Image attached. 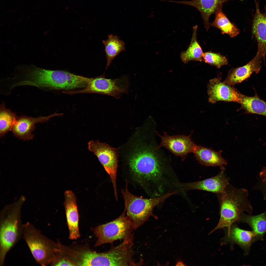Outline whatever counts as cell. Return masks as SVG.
Returning <instances> with one entry per match:
<instances>
[{"label": "cell", "instance_id": "cell-30", "mask_svg": "<svg viewBox=\"0 0 266 266\" xmlns=\"http://www.w3.org/2000/svg\"><path fill=\"white\" fill-rule=\"evenodd\" d=\"M240 0L241 1H242L243 0Z\"/></svg>", "mask_w": 266, "mask_h": 266}, {"label": "cell", "instance_id": "cell-24", "mask_svg": "<svg viewBox=\"0 0 266 266\" xmlns=\"http://www.w3.org/2000/svg\"><path fill=\"white\" fill-rule=\"evenodd\" d=\"M215 16L214 21L210 25L219 29L222 34H228L232 38L239 34L240 30L230 21L222 10L216 13Z\"/></svg>", "mask_w": 266, "mask_h": 266}, {"label": "cell", "instance_id": "cell-10", "mask_svg": "<svg viewBox=\"0 0 266 266\" xmlns=\"http://www.w3.org/2000/svg\"><path fill=\"white\" fill-rule=\"evenodd\" d=\"M221 170L216 176L203 180L189 183L179 182L175 185L178 193L184 194L192 190L208 191L216 195L222 193L230 183V180L225 173V167Z\"/></svg>", "mask_w": 266, "mask_h": 266}, {"label": "cell", "instance_id": "cell-16", "mask_svg": "<svg viewBox=\"0 0 266 266\" xmlns=\"http://www.w3.org/2000/svg\"><path fill=\"white\" fill-rule=\"evenodd\" d=\"M262 58L257 52L249 63L241 67L231 69L223 82L231 86L240 83L249 78L253 72L258 73L261 68Z\"/></svg>", "mask_w": 266, "mask_h": 266}, {"label": "cell", "instance_id": "cell-9", "mask_svg": "<svg viewBox=\"0 0 266 266\" xmlns=\"http://www.w3.org/2000/svg\"><path fill=\"white\" fill-rule=\"evenodd\" d=\"M88 149L97 157L109 176L116 199L118 200L116 185L118 161L114 148L99 141L91 140L88 143Z\"/></svg>", "mask_w": 266, "mask_h": 266}, {"label": "cell", "instance_id": "cell-1", "mask_svg": "<svg viewBox=\"0 0 266 266\" xmlns=\"http://www.w3.org/2000/svg\"><path fill=\"white\" fill-rule=\"evenodd\" d=\"M158 145L153 136L149 144L140 147L132 155L124 173L150 198L174 192L175 184L179 182L170 158Z\"/></svg>", "mask_w": 266, "mask_h": 266}, {"label": "cell", "instance_id": "cell-23", "mask_svg": "<svg viewBox=\"0 0 266 266\" xmlns=\"http://www.w3.org/2000/svg\"><path fill=\"white\" fill-rule=\"evenodd\" d=\"M197 26L193 28V33L191 41L187 50L181 52L180 58L183 63L186 64L191 61L201 62L203 60V53L197 39Z\"/></svg>", "mask_w": 266, "mask_h": 266}, {"label": "cell", "instance_id": "cell-20", "mask_svg": "<svg viewBox=\"0 0 266 266\" xmlns=\"http://www.w3.org/2000/svg\"><path fill=\"white\" fill-rule=\"evenodd\" d=\"M240 221L248 224L254 233V242L263 240L266 233V211L256 216L246 215L243 213L241 215Z\"/></svg>", "mask_w": 266, "mask_h": 266}, {"label": "cell", "instance_id": "cell-21", "mask_svg": "<svg viewBox=\"0 0 266 266\" xmlns=\"http://www.w3.org/2000/svg\"><path fill=\"white\" fill-rule=\"evenodd\" d=\"M239 103L241 108L246 113L255 114L266 116V102L260 98L256 93L250 97L240 94Z\"/></svg>", "mask_w": 266, "mask_h": 266}, {"label": "cell", "instance_id": "cell-3", "mask_svg": "<svg viewBox=\"0 0 266 266\" xmlns=\"http://www.w3.org/2000/svg\"><path fill=\"white\" fill-rule=\"evenodd\" d=\"M128 182L126 181L125 187L121 189V192L126 215L133 222L135 230L142 225L150 216L156 218V217L153 214L154 208L171 196L176 194L175 193H169L158 197L143 198L131 193L128 189Z\"/></svg>", "mask_w": 266, "mask_h": 266}, {"label": "cell", "instance_id": "cell-25", "mask_svg": "<svg viewBox=\"0 0 266 266\" xmlns=\"http://www.w3.org/2000/svg\"><path fill=\"white\" fill-rule=\"evenodd\" d=\"M18 117L16 113L6 108L3 101L0 106V136L1 137L11 130Z\"/></svg>", "mask_w": 266, "mask_h": 266}, {"label": "cell", "instance_id": "cell-27", "mask_svg": "<svg viewBox=\"0 0 266 266\" xmlns=\"http://www.w3.org/2000/svg\"><path fill=\"white\" fill-rule=\"evenodd\" d=\"M50 265L52 266H76L74 262L70 258L56 250Z\"/></svg>", "mask_w": 266, "mask_h": 266}, {"label": "cell", "instance_id": "cell-5", "mask_svg": "<svg viewBox=\"0 0 266 266\" xmlns=\"http://www.w3.org/2000/svg\"><path fill=\"white\" fill-rule=\"evenodd\" d=\"M18 211L5 212L0 216V266L4 265L7 254L22 237L23 224Z\"/></svg>", "mask_w": 266, "mask_h": 266}, {"label": "cell", "instance_id": "cell-2", "mask_svg": "<svg viewBox=\"0 0 266 266\" xmlns=\"http://www.w3.org/2000/svg\"><path fill=\"white\" fill-rule=\"evenodd\" d=\"M248 193L246 189L236 188L229 183L223 192L216 195L220 218L217 225L210 233L226 227L229 233L233 224L240 221L241 215L244 212H252V208L248 199Z\"/></svg>", "mask_w": 266, "mask_h": 266}, {"label": "cell", "instance_id": "cell-8", "mask_svg": "<svg viewBox=\"0 0 266 266\" xmlns=\"http://www.w3.org/2000/svg\"><path fill=\"white\" fill-rule=\"evenodd\" d=\"M105 74L91 78L87 86L83 89L77 91H66L69 94L96 93L109 96L119 99L123 94L128 92L129 81L128 77L124 75L113 79L106 78Z\"/></svg>", "mask_w": 266, "mask_h": 266}, {"label": "cell", "instance_id": "cell-26", "mask_svg": "<svg viewBox=\"0 0 266 266\" xmlns=\"http://www.w3.org/2000/svg\"><path fill=\"white\" fill-rule=\"evenodd\" d=\"M202 58L205 62L218 68L228 63L227 58L219 53L206 52L203 53Z\"/></svg>", "mask_w": 266, "mask_h": 266}, {"label": "cell", "instance_id": "cell-13", "mask_svg": "<svg viewBox=\"0 0 266 266\" xmlns=\"http://www.w3.org/2000/svg\"><path fill=\"white\" fill-rule=\"evenodd\" d=\"M207 89L208 100L211 103L219 101L239 102L240 93L231 86L222 82L220 79L211 80Z\"/></svg>", "mask_w": 266, "mask_h": 266}, {"label": "cell", "instance_id": "cell-6", "mask_svg": "<svg viewBox=\"0 0 266 266\" xmlns=\"http://www.w3.org/2000/svg\"><path fill=\"white\" fill-rule=\"evenodd\" d=\"M134 229L133 223L126 215L124 210L122 213L116 219L93 229L97 238L95 246L108 243L112 245L115 241L129 238L133 236L132 232Z\"/></svg>", "mask_w": 266, "mask_h": 266}, {"label": "cell", "instance_id": "cell-11", "mask_svg": "<svg viewBox=\"0 0 266 266\" xmlns=\"http://www.w3.org/2000/svg\"><path fill=\"white\" fill-rule=\"evenodd\" d=\"M192 134L188 135H170L165 132L164 134L161 135L157 132V135L161 138L158 147L166 148L175 156L180 157L183 161L188 154L193 152L197 146L191 139Z\"/></svg>", "mask_w": 266, "mask_h": 266}, {"label": "cell", "instance_id": "cell-15", "mask_svg": "<svg viewBox=\"0 0 266 266\" xmlns=\"http://www.w3.org/2000/svg\"><path fill=\"white\" fill-rule=\"evenodd\" d=\"M64 206L69 232V238L76 239L80 236L79 228V215L74 194L70 190L64 193Z\"/></svg>", "mask_w": 266, "mask_h": 266}, {"label": "cell", "instance_id": "cell-18", "mask_svg": "<svg viewBox=\"0 0 266 266\" xmlns=\"http://www.w3.org/2000/svg\"><path fill=\"white\" fill-rule=\"evenodd\" d=\"M222 150L215 151L211 148L196 146L193 152L195 157L200 165L208 166H219L220 169L227 162L221 156Z\"/></svg>", "mask_w": 266, "mask_h": 266}, {"label": "cell", "instance_id": "cell-4", "mask_svg": "<svg viewBox=\"0 0 266 266\" xmlns=\"http://www.w3.org/2000/svg\"><path fill=\"white\" fill-rule=\"evenodd\" d=\"M22 237L36 262L43 266L50 265L58 243L46 236L28 222L23 225Z\"/></svg>", "mask_w": 266, "mask_h": 266}, {"label": "cell", "instance_id": "cell-17", "mask_svg": "<svg viewBox=\"0 0 266 266\" xmlns=\"http://www.w3.org/2000/svg\"><path fill=\"white\" fill-rule=\"evenodd\" d=\"M233 0H192L190 1H168L185 4L196 8L200 13L207 30L209 28V18L213 14L222 10L223 4Z\"/></svg>", "mask_w": 266, "mask_h": 266}, {"label": "cell", "instance_id": "cell-19", "mask_svg": "<svg viewBox=\"0 0 266 266\" xmlns=\"http://www.w3.org/2000/svg\"><path fill=\"white\" fill-rule=\"evenodd\" d=\"M255 235L253 231L242 229L236 226H232L228 234L227 240L238 245L244 250V255H248L250 247L254 242Z\"/></svg>", "mask_w": 266, "mask_h": 266}, {"label": "cell", "instance_id": "cell-12", "mask_svg": "<svg viewBox=\"0 0 266 266\" xmlns=\"http://www.w3.org/2000/svg\"><path fill=\"white\" fill-rule=\"evenodd\" d=\"M63 115L55 113L48 116L35 117L26 115L18 116L11 131L14 135L19 139L24 141L30 140L34 137L32 133L35 128L36 124L47 122L52 117L61 116Z\"/></svg>", "mask_w": 266, "mask_h": 266}, {"label": "cell", "instance_id": "cell-29", "mask_svg": "<svg viewBox=\"0 0 266 266\" xmlns=\"http://www.w3.org/2000/svg\"><path fill=\"white\" fill-rule=\"evenodd\" d=\"M185 265L182 261L178 260L177 261L176 266H185Z\"/></svg>", "mask_w": 266, "mask_h": 266}, {"label": "cell", "instance_id": "cell-28", "mask_svg": "<svg viewBox=\"0 0 266 266\" xmlns=\"http://www.w3.org/2000/svg\"><path fill=\"white\" fill-rule=\"evenodd\" d=\"M260 176L263 182L266 183V167H264L262 170Z\"/></svg>", "mask_w": 266, "mask_h": 266}, {"label": "cell", "instance_id": "cell-22", "mask_svg": "<svg viewBox=\"0 0 266 266\" xmlns=\"http://www.w3.org/2000/svg\"><path fill=\"white\" fill-rule=\"evenodd\" d=\"M102 42L106 59V68H107L112 62L119 54L125 50V43L116 35L110 34L106 40Z\"/></svg>", "mask_w": 266, "mask_h": 266}, {"label": "cell", "instance_id": "cell-14", "mask_svg": "<svg viewBox=\"0 0 266 266\" xmlns=\"http://www.w3.org/2000/svg\"><path fill=\"white\" fill-rule=\"evenodd\" d=\"M254 1L256 9L252 16V33L257 41V52L265 61L266 54V4L264 6V12L262 13L259 2L256 0Z\"/></svg>", "mask_w": 266, "mask_h": 266}, {"label": "cell", "instance_id": "cell-7", "mask_svg": "<svg viewBox=\"0 0 266 266\" xmlns=\"http://www.w3.org/2000/svg\"><path fill=\"white\" fill-rule=\"evenodd\" d=\"M91 78L77 75L67 71L44 69L40 78L44 90L71 89L85 88Z\"/></svg>", "mask_w": 266, "mask_h": 266}]
</instances>
